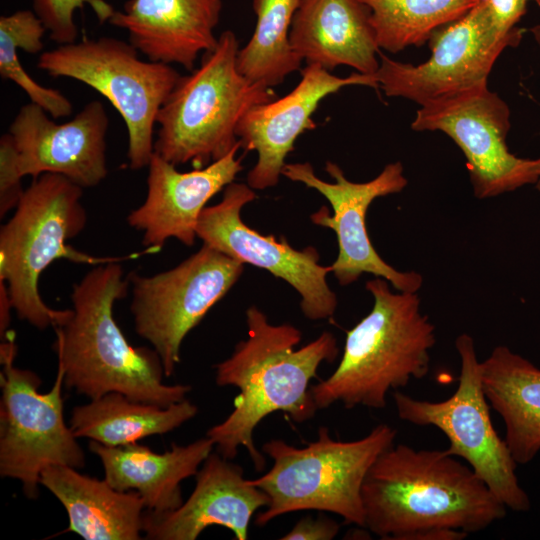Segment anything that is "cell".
<instances>
[{
	"label": "cell",
	"instance_id": "16",
	"mask_svg": "<svg viewBox=\"0 0 540 540\" xmlns=\"http://www.w3.org/2000/svg\"><path fill=\"white\" fill-rule=\"evenodd\" d=\"M109 118L98 100L87 103L70 121L58 124L30 102L9 127L21 175L59 174L82 188L98 185L108 174L106 134Z\"/></svg>",
	"mask_w": 540,
	"mask_h": 540
},
{
	"label": "cell",
	"instance_id": "22",
	"mask_svg": "<svg viewBox=\"0 0 540 540\" xmlns=\"http://www.w3.org/2000/svg\"><path fill=\"white\" fill-rule=\"evenodd\" d=\"M214 447L207 436L185 446L173 443L164 453L137 442L121 446L89 442L90 451L102 462L104 479L116 490L138 492L145 508L156 514L182 505V481L196 475Z\"/></svg>",
	"mask_w": 540,
	"mask_h": 540
},
{
	"label": "cell",
	"instance_id": "10",
	"mask_svg": "<svg viewBox=\"0 0 540 540\" xmlns=\"http://www.w3.org/2000/svg\"><path fill=\"white\" fill-rule=\"evenodd\" d=\"M455 347L461 364L455 392L438 402L394 392L398 417L414 425L438 428L449 440V454L464 459L506 508L526 512L530 499L516 476L517 463L491 421L474 340L463 333L456 338Z\"/></svg>",
	"mask_w": 540,
	"mask_h": 540
},
{
	"label": "cell",
	"instance_id": "11",
	"mask_svg": "<svg viewBox=\"0 0 540 540\" xmlns=\"http://www.w3.org/2000/svg\"><path fill=\"white\" fill-rule=\"evenodd\" d=\"M244 264L203 244L177 266L144 276L128 274L135 330L159 355L165 377L174 374L186 335L239 280Z\"/></svg>",
	"mask_w": 540,
	"mask_h": 540
},
{
	"label": "cell",
	"instance_id": "9",
	"mask_svg": "<svg viewBox=\"0 0 540 540\" xmlns=\"http://www.w3.org/2000/svg\"><path fill=\"white\" fill-rule=\"evenodd\" d=\"M0 344V475L21 482L25 496L39 495L42 471L53 465L85 466V454L63 414L64 369L58 364L53 387L40 393L41 380L14 365L15 335ZM1 338V339H3Z\"/></svg>",
	"mask_w": 540,
	"mask_h": 540
},
{
	"label": "cell",
	"instance_id": "25",
	"mask_svg": "<svg viewBox=\"0 0 540 540\" xmlns=\"http://www.w3.org/2000/svg\"><path fill=\"white\" fill-rule=\"evenodd\" d=\"M197 413L198 407L187 398L161 407L110 392L75 406L70 428L77 438H88L106 446H121L171 432Z\"/></svg>",
	"mask_w": 540,
	"mask_h": 540
},
{
	"label": "cell",
	"instance_id": "34",
	"mask_svg": "<svg viewBox=\"0 0 540 540\" xmlns=\"http://www.w3.org/2000/svg\"><path fill=\"white\" fill-rule=\"evenodd\" d=\"M527 1H533L540 7V0H527Z\"/></svg>",
	"mask_w": 540,
	"mask_h": 540
},
{
	"label": "cell",
	"instance_id": "2",
	"mask_svg": "<svg viewBox=\"0 0 540 540\" xmlns=\"http://www.w3.org/2000/svg\"><path fill=\"white\" fill-rule=\"evenodd\" d=\"M248 337L236 344L230 357L216 365L218 386H234L239 394L233 410L208 431L217 452L233 459L244 447L256 469L263 471L266 459L254 443V431L270 414L280 411L294 422L313 418L318 410L310 383L322 362H332L339 353L335 336L323 332L296 349L301 331L291 324L274 325L256 306L246 310Z\"/></svg>",
	"mask_w": 540,
	"mask_h": 540
},
{
	"label": "cell",
	"instance_id": "1",
	"mask_svg": "<svg viewBox=\"0 0 540 540\" xmlns=\"http://www.w3.org/2000/svg\"><path fill=\"white\" fill-rule=\"evenodd\" d=\"M364 528L388 540H461L506 515L469 465L445 450L392 445L362 486Z\"/></svg>",
	"mask_w": 540,
	"mask_h": 540
},
{
	"label": "cell",
	"instance_id": "15",
	"mask_svg": "<svg viewBox=\"0 0 540 540\" xmlns=\"http://www.w3.org/2000/svg\"><path fill=\"white\" fill-rule=\"evenodd\" d=\"M256 197L248 184L227 185L221 201L201 212L197 238L243 264L259 267L286 281L299 294L300 309L307 319L332 317L337 297L327 283L330 266L319 263V252L312 246L297 250L283 236L278 240L249 227L241 218V210Z\"/></svg>",
	"mask_w": 540,
	"mask_h": 540
},
{
	"label": "cell",
	"instance_id": "8",
	"mask_svg": "<svg viewBox=\"0 0 540 540\" xmlns=\"http://www.w3.org/2000/svg\"><path fill=\"white\" fill-rule=\"evenodd\" d=\"M37 66L52 77L78 80L107 98L128 130V160L142 169L154 153V126L180 75L169 64L143 61L130 43L85 38L42 52Z\"/></svg>",
	"mask_w": 540,
	"mask_h": 540
},
{
	"label": "cell",
	"instance_id": "31",
	"mask_svg": "<svg viewBox=\"0 0 540 540\" xmlns=\"http://www.w3.org/2000/svg\"><path fill=\"white\" fill-rule=\"evenodd\" d=\"M527 0H486L491 21L500 34H508L526 13Z\"/></svg>",
	"mask_w": 540,
	"mask_h": 540
},
{
	"label": "cell",
	"instance_id": "7",
	"mask_svg": "<svg viewBox=\"0 0 540 540\" xmlns=\"http://www.w3.org/2000/svg\"><path fill=\"white\" fill-rule=\"evenodd\" d=\"M397 431L379 424L365 437L339 441L320 427L315 441L305 447L281 439L267 441L262 451L273 460L271 469L248 482L269 497L255 519L264 526L290 512L317 510L335 513L346 523L364 528L362 486L376 459L394 444Z\"/></svg>",
	"mask_w": 540,
	"mask_h": 540
},
{
	"label": "cell",
	"instance_id": "5",
	"mask_svg": "<svg viewBox=\"0 0 540 540\" xmlns=\"http://www.w3.org/2000/svg\"><path fill=\"white\" fill-rule=\"evenodd\" d=\"M82 195L83 188L66 177L43 173L32 180L0 228V281L7 284L17 317L40 330L55 327L67 312L48 307L38 290L40 275L55 260L96 266L159 251L144 248L121 257H98L73 248L68 241L87 223Z\"/></svg>",
	"mask_w": 540,
	"mask_h": 540
},
{
	"label": "cell",
	"instance_id": "23",
	"mask_svg": "<svg viewBox=\"0 0 540 540\" xmlns=\"http://www.w3.org/2000/svg\"><path fill=\"white\" fill-rule=\"evenodd\" d=\"M40 485L64 506L69 526L86 540H139L143 532L145 503L134 490L119 491L64 465L46 467Z\"/></svg>",
	"mask_w": 540,
	"mask_h": 540
},
{
	"label": "cell",
	"instance_id": "18",
	"mask_svg": "<svg viewBox=\"0 0 540 540\" xmlns=\"http://www.w3.org/2000/svg\"><path fill=\"white\" fill-rule=\"evenodd\" d=\"M239 148L188 172L177 170L176 165L153 153L147 166L146 198L127 217L128 224L143 233L145 248L160 251L171 238L193 246L197 222L207 202L234 182L243 169L241 158L236 157Z\"/></svg>",
	"mask_w": 540,
	"mask_h": 540
},
{
	"label": "cell",
	"instance_id": "12",
	"mask_svg": "<svg viewBox=\"0 0 540 540\" xmlns=\"http://www.w3.org/2000/svg\"><path fill=\"white\" fill-rule=\"evenodd\" d=\"M525 30L500 34L493 27L486 0L437 31L429 39L430 58L418 65L389 58L379 51L378 86L388 97L420 106L478 85L488 76L504 49L517 46Z\"/></svg>",
	"mask_w": 540,
	"mask_h": 540
},
{
	"label": "cell",
	"instance_id": "13",
	"mask_svg": "<svg viewBox=\"0 0 540 540\" xmlns=\"http://www.w3.org/2000/svg\"><path fill=\"white\" fill-rule=\"evenodd\" d=\"M510 109L488 83L436 99L417 110L414 131H440L463 152L474 195L491 198L536 184V159L512 154L506 144Z\"/></svg>",
	"mask_w": 540,
	"mask_h": 540
},
{
	"label": "cell",
	"instance_id": "17",
	"mask_svg": "<svg viewBox=\"0 0 540 540\" xmlns=\"http://www.w3.org/2000/svg\"><path fill=\"white\" fill-rule=\"evenodd\" d=\"M351 85L379 87L375 75L356 72L338 77L318 65L307 64L299 83L287 95L252 107L236 130L241 148L258 155L247 174V184L254 190L276 186L296 139L316 128L312 115L320 102Z\"/></svg>",
	"mask_w": 540,
	"mask_h": 540
},
{
	"label": "cell",
	"instance_id": "21",
	"mask_svg": "<svg viewBox=\"0 0 540 540\" xmlns=\"http://www.w3.org/2000/svg\"><path fill=\"white\" fill-rule=\"evenodd\" d=\"M290 42L307 64L327 71L345 65L375 75L379 68L370 12L360 0H300Z\"/></svg>",
	"mask_w": 540,
	"mask_h": 540
},
{
	"label": "cell",
	"instance_id": "29",
	"mask_svg": "<svg viewBox=\"0 0 540 540\" xmlns=\"http://www.w3.org/2000/svg\"><path fill=\"white\" fill-rule=\"evenodd\" d=\"M17 150L10 133L0 139V217L15 209L25 191L22 187Z\"/></svg>",
	"mask_w": 540,
	"mask_h": 540
},
{
	"label": "cell",
	"instance_id": "4",
	"mask_svg": "<svg viewBox=\"0 0 540 540\" xmlns=\"http://www.w3.org/2000/svg\"><path fill=\"white\" fill-rule=\"evenodd\" d=\"M366 289L374 301L371 311L347 331L335 371L310 387L318 410L335 403L383 409L390 390L429 372L435 327L420 312L417 293H393L381 277L367 281Z\"/></svg>",
	"mask_w": 540,
	"mask_h": 540
},
{
	"label": "cell",
	"instance_id": "14",
	"mask_svg": "<svg viewBox=\"0 0 540 540\" xmlns=\"http://www.w3.org/2000/svg\"><path fill=\"white\" fill-rule=\"evenodd\" d=\"M325 171L334 182L316 176L309 162L286 163L282 176L318 191L330 203L333 215L326 206L311 214V221L333 230L338 242V256L330 265L331 272L341 286L354 283L364 273L386 279L401 292H417L423 277L414 271L401 272L386 263L373 247L366 216L371 203L389 194L401 192L408 181L401 162L387 164L374 179L353 182L334 162L327 161Z\"/></svg>",
	"mask_w": 540,
	"mask_h": 540
},
{
	"label": "cell",
	"instance_id": "19",
	"mask_svg": "<svg viewBox=\"0 0 540 540\" xmlns=\"http://www.w3.org/2000/svg\"><path fill=\"white\" fill-rule=\"evenodd\" d=\"M189 498L177 509L143 516V532L153 540H195L206 528L231 530L237 540H247L254 513L269 503L268 495L250 484L242 468L211 453L196 473Z\"/></svg>",
	"mask_w": 540,
	"mask_h": 540
},
{
	"label": "cell",
	"instance_id": "24",
	"mask_svg": "<svg viewBox=\"0 0 540 540\" xmlns=\"http://www.w3.org/2000/svg\"><path fill=\"white\" fill-rule=\"evenodd\" d=\"M487 400L503 419L505 441L517 464L540 451V369L506 346L481 362Z\"/></svg>",
	"mask_w": 540,
	"mask_h": 540
},
{
	"label": "cell",
	"instance_id": "20",
	"mask_svg": "<svg viewBox=\"0 0 540 540\" xmlns=\"http://www.w3.org/2000/svg\"><path fill=\"white\" fill-rule=\"evenodd\" d=\"M221 10L222 0H128L108 21L148 60L192 71L199 54L217 44Z\"/></svg>",
	"mask_w": 540,
	"mask_h": 540
},
{
	"label": "cell",
	"instance_id": "3",
	"mask_svg": "<svg viewBox=\"0 0 540 540\" xmlns=\"http://www.w3.org/2000/svg\"><path fill=\"white\" fill-rule=\"evenodd\" d=\"M130 286L119 262L96 265L73 285L72 308L54 329V350L64 384L90 400L110 392L168 407L186 399L191 387L165 384L152 348L132 346L113 316V306Z\"/></svg>",
	"mask_w": 540,
	"mask_h": 540
},
{
	"label": "cell",
	"instance_id": "27",
	"mask_svg": "<svg viewBox=\"0 0 540 540\" xmlns=\"http://www.w3.org/2000/svg\"><path fill=\"white\" fill-rule=\"evenodd\" d=\"M380 49L398 53L421 46L439 28L468 13L481 0H360Z\"/></svg>",
	"mask_w": 540,
	"mask_h": 540
},
{
	"label": "cell",
	"instance_id": "33",
	"mask_svg": "<svg viewBox=\"0 0 540 540\" xmlns=\"http://www.w3.org/2000/svg\"><path fill=\"white\" fill-rule=\"evenodd\" d=\"M530 32H531L533 38L535 39L536 43L540 47V24L536 25V26H533L530 29ZM536 171H537V174H538V180H537L535 186H536L537 190L540 191V157L536 159Z\"/></svg>",
	"mask_w": 540,
	"mask_h": 540
},
{
	"label": "cell",
	"instance_id": "32",
	"mask_svg": "<svg viewBox=\"0 0 540 540\" xmlns=\"http://www.w3.org/2000/svg\"><path fill=\"white\" fill-rule=\"evenodd\" d=\"M13 309L7 284L0 281V336L1 338L8 332L11 322V310Z\"/></svg>",
	"mask_w": 540,
	"mask_h": 540
},
{
	"label": "cell",
	"instance_id": "28",
	"mask_svg": "<svg viewBox=\"0 0 540 540\" xmlns=\"http://www.w3.org/2000/svg\"><path fill=\"white\" fill-rule=\"evenodd\" d=\"M35 14L43 23L49 37L60 45L74 43L78 30L74 12L89 3L101 21L109 20L113 8L103 0H32Z\"/></svg>",
	"mask_w": 540,
	"mask_h": 540
},
{
	"label": "cell",
	"instance_id": "30",
	"mask_svg": "<svg viewBox=\"0 0 540 540\" xmlns=\"http://www.w3.org/2000/svg\"><path fill=\"white\" fill-rule=\"evenodd\" d=\"M340 526L334 520L323 515L313 518H301L292 529L280 537L282 540H331L336 537Z\"/></svg>",
	"mask_w": 540,
	"mask_h": 540
},
{
	"label": "cell",
	"instance_id": "6",
	"mask_svg": "<svg viewBox=\"0 0 540 540\" xmlns=\"http://www.w3.org/2000/svg\"><path fill=\"white\" fill-rule=\"evenodd\" d=\"M238 51L236 35L226 30L200 66L180 76L157 114L154 152L176 166L202 168L241 146L236 130L242 117L276 94L239 72Z\"/></svg>",
	"mask_w": 540,
	"mask_h": 540
},
{
	"label": "cell",
	"instance_id": "26",
	"mask_svg": "<svg viewBox=\"0 0 540 540\" xmlns=\"http://www.w3.org/2000/svg\"><path fill=\"white\" fill-rule=\"evenodd\" d=\"M300 0H253L255 30L238 51L239 72L272 88L299 70L302 59L290 42V29Z\"/></svg>",
	"mask_w": 540,
	"mask_h": 540
}]
</instances>
